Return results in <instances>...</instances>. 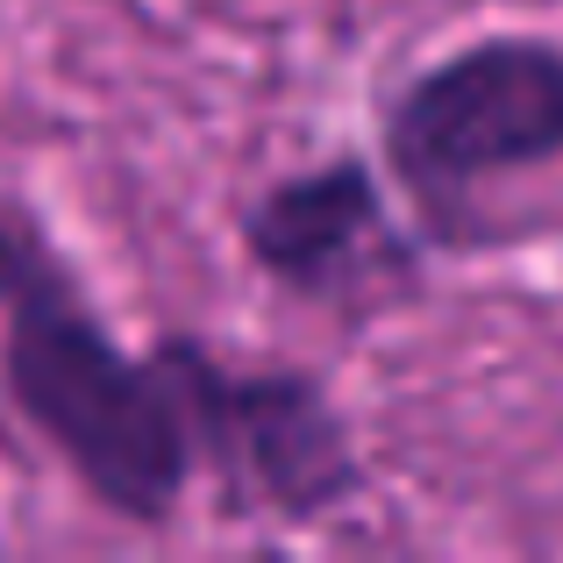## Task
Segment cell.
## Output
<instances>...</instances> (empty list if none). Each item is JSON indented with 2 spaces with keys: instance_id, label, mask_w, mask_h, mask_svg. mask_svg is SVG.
<instances>
[{
  "instance_id": "cell-1",
  "label": "cell",
  "mask_w": 563,
  "mask_h": 563,
  "mask_svg": "<svg viewBox=\"0 0 563 563\" xmlns=\"http://www.w3.org/2000/svg\"><path fill=\"white\" fill-rule=\"evenodd\" d=\"M0 378L22 421L108 514L165 528L200 442L165 357H129L86 307L71 264L14 192H0Z\"/></svg>"
},
{
  "instance_id": "cell-2",
  "label": "cell",
  "mask_w": 563,
  "mask_h": 563,
  "mask_svg": "<svg viewBox=\"0 0 563 563\" xmlns=\"http://www.w3.org/2000/svg\"><path fill=\"white\" fill-rule=\"evenodd\" d=\"M563 157V43L478 36L407 79L385 108V165L428 207L435 229L507 172Z\"/></svg>"
},
{
  "instance_id": "cell-3",
  "label": "cell",
  "mask_w": 563,
  "mask_h": 563,
  "mask_svg": "<svg viewBox=\"0 0 563 563\" xmlns=\"http://www.w3.org/2000/svg\"><path fill=\"white\" fill-rule=\"evenodd\" d=\"M157 357L192 413L200 464L221 471L229 514L321 521L364 493L350 421L307 372H229L192 335H165Z\"/></svg>"
},
{
  "instance_id": "cell-4",
  "label": "cell",
  "mask_w": 563,
  "mask_h": 563,
  "mask_svg": "<svg viewBox=\"0 0 563 563\" xmlns=\"http://www.w3.org/2000/svg\"><path fill=\"white\" fill-rule=\"evenodd\" d=\"M378 243H385V186L350 151L264 186L243 207L250 264L272 272L286 292H307V300H343V286H357L364 257Z\"/></svg>"
}]
</instances>
